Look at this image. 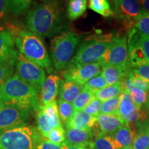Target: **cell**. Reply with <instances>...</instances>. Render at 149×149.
Listing matches in <instances>:
<instances>
[{
	"label": "cell",
	"instance_id": "4",
	"mask_svg": "<svg viewBox=\"0 0 149 149\" xmlns=\"http://www.w3.org/2000/svg\"><path fill=\"white\" fill-rule=\"evenodd\" d=\"M113 33L88 37L79 46L76 55L67 66L98 62L107 51L113 38Z\"/></svg>",
	"mask_w": 149,
	"mask_h": 149
},
{
	"label": "cell",
	"instance_id": "18",
	"mask_svg": "<svg viewBox=\"0 0 149 149\" xmlns=\"http://www.w3.org/2000/svg\"><path fill=\"white\" fill-rule=\"evenodd\" d=\"M84 86L74 81L63 80L59 87V100L72 104L82 90Z\"/></svg>",
	"mask_w": 149,
	"mask_h": 149
},
{
	"label": "cell",
	"instance_id": "24",
	"mask_svg": "<svg viewBox=\"0 0 149 149\" xmlns=\"http://www.w3.org/2000/svg\"><path fill=\"white\" fill-rule=\"evenodd\" d=\"M122 93L121 82L115 84L107 86L105 88L98 91L95 93V97L102 102H105L107 100L119 97Z\"/></svg>",
	"mask_w": 149,
	"mask_h": 149
},
{
	"label": "cell",
	"instance_id": "32",
	"mask_svg": "<svg viewBox=\"0 0 149 149\" xmlns=\"http://www.w3.org/2000/svg\"><path fill=\"white\" fill-rule=\"evenodd\" d=\"M119 106H120V97H116L115 98L103 102L101 107V113L119 115Z\"/></svg>",
	"mask_w": 149,
	"mask_h": 149
},
{
	"label": "cell",
	"instance_id": "23",
	"mask_svg": "<svg viewBox=\"0 0 149 149\" xmlns=\"http://www.w3.org/2000/svg\"><path fill=\"white\" fill-rule=\"evenodd\" d=\"M87 7V0H70L68 3V18L75 20L84 14Z\"/></svg>",
	"mask_w": 149,
	"mask_h": 149
},
{
	"label": "cell",
	"instance_id": "12",
	"mask_svg": "<svg viewBox=\"0 0 149 149\" xmlns=\"http://www.w3.org/2000/svg\"><path fill=\"white\" fill-rule=\"evenodd\" d=\"M120 97L118 115L128 124H135L144 119V113L134 104L129 93L122 91Z\"/></svg>",
	"mask_w": 149,
	"mask_h": 149
},
{
	"label": "cell",
	"instance_id": "16",
	"mask_svg": "<svg viewBox=\"0 0 149 149\" xmlns=\"http://www.w3.org/2000/svg\"><path fill=\"white\" fill-rule=\"evenodd\" d=\"M97 125L102 133L111 135L124 125H129L119 115L100 113L97 117Z\"/></svg>",
	"mask_w": 149,
	"mask_h": 149
},
{
	"label": "cell",
	"instance_id": "27",
	"mask_svg": "<svg viewBox=\"0 0 149 149\" xmlns=\"http://www.w3.org/2000/svg\"><path fill=\"white\" fill-rule=\"evenodd\" d=\"M95 97V93L83 87L79 94L74 99L72 106L75 111H82Z\"/></svg>",
	"mask_w": 149,
	"mask_h": 149
},
{
	"label": "cell",
	"instance_id": "35",
	"mask_svg": "<svg viewBox=\"0 0 149 149\" xmlns=\"http://www.w3.org/2000/svg\"><path fill=\"white\" fill-rule=\"evenodd\" d=\"M108 84L105 81L104 78L102 77V74H98L95 77L91 78L87 83L84 85V87L95 93L98 91L105 88Z\"/></svg>",
	"mask_w": 149,
	"mask_h": 149
},
{
	"label": "cell",
	"instance_id": "42",
	"mask_svg": "<svg viewBox=\"0 0 149 149\" xmlns=\"http://www.w3.org/2000/svg\"><path fill=\"white\" fill-rule=\"evenodd\" d=\"M7 8L4 0H0V31H4L7 20Z\"/></svg>",
	"mask_w": 149,
	"mask_h": 149
},
{
	"label": "cell",
	"instance_id": "46",
	"mask_svg": "<svg viewBox=\"0 0 149 149\" xmlns=\"http://www.w3.org/2000/svg\"><path fill=\"white\" fill-rule=\"evenodd\" d=\"M123 149H133V147H132V146H130L126 147V148H123Z\"/></svg>",
	"mask_w": 149,
	"mask_h": 149
},
{
	"label": "cell",
	"instance_id": "29",
	"mask_svg": "<svg viewBox=\"0 0 149 149\" xmlns=\"http://www.w3.org/2000/svg\"><path fill=\"white\" fill-rule=\"evenodd\" d=\"M7 10L14 15H20L29 8L33 0H4Z\"/></svg>",
	"mask_w": 149,
	"mask_h": 149
},
{
	"label": "cell",
	"instance_id": "11",
	"mask_svg": "<svg viewBox=\"0 0 149 149\" xmlns=\"http://www.w3.org/2000/svg\"><path fill=\"white\" fill-rule=\"evenodd\" d=\"M29 111L9 104H0V131L25 125Z\"/></svg>",
	"mask_w": 149,
	"mask_h": 149
},
{
	"label": "cell",
	"instance_id": "5",
	"mask_svg": "<svg viewBox=\"0 0 149 149\" xmlns=\"http://www.w3.org/2000/svg\"><path fill=\"white\" fill-rule=\"evenodd\" d=\"M80 37L72 31L61 33L53 39L51 45V60L55 69L63 70L72 59Z\"/></svg>",
	"mask_w": 149,
	"mask_h": 149
},
{
	"label": "cell",
	"instance_id": "7",
	"mask_svg": "<svg viewBox=\"0 0 149 149\" xmlns=\"http://www.w3.org/2000/svg\"><path fill=\"white\" fill-rule=\"evenodd\" d=\"M16 74L24 82L34 88L38 93L46 79L44 68L26 59L18 52L15 63Z\"/></svg>",
	"mask_w": 149,
	"mask_h": 149
},
{
	"label": "cell",
	"instance_id": "22",
	"mask_svg": "<svg viewBox=\"0 0 149 149\" xmlns=\"http://www.w3.org/2000/svg\"><path fill=\"white\" fill-rule=\"evenodd\" d=\"M89 148L90 149H117L110 135L101 131L95 134Z\"/></svg>",
	"mask_w": 149,
	"mask_h": 149
},
{
	"label": "cell",
	"instance_id": "45",
	"mask_svg": "<svg viewBox=\"0 0 149 149\" xmlns=\"http://www.w3.org/2000/svg\"><path fill=\"white\" fill-rule=\"evenodd\" d=\"M40 1H44V2H51V1H55V0H40Z\"/></svg>",
	"mask_w": 149,
	"mask_h": 149
},
{
	"label": "cell",
	"instance_id": "47",
	"mask_svg": "<svg viewBox=\"0 0 149 149\" xmlns=\"http://www.w3.org/2000/svg\"><path fill=\"white\" fill-rule=\"evenodd\" d=\"M148 97H149V94H148Z\"/></svg>",
	"mask_w": 149,
	"mask_h": 149
},
{
	"label": "cell",
	"instance_id": "9",
	"mask_svg": "<svg viewBox=\"0 0 149 149\" xmlns=\"http://www.w3.org/2000/svg\"><path fill=\"white\" fill-rule=\"evenodd\" d=\"M102 66L100 62H95L77 66H66L61 74L64 80L71 81L84 86L91 78L101 74Z\"/></svg>",
	"mask_w": 149,
	"mask_h": 149
},
{
	"label": "cell",
	"instance_id": "33",
	"mask_svg": "<svg viewBox=\"0 0 149 149\" xmlns=\"http://www.w3.org/2000/svg\"><path fill=\"white\" fill-rule=\"evenodd\" d=\"M135 29L142 36L149 37V14L142 11V13L135 22Z\"/></svg>",
	"mask_w": 149,
	"mask_h": 149
},
{
	"label": "cell",
	"instance_id": "41",
	"mask_svg": "<svg viewBox=\"0 0 149 149\" xmlns=\"http://www.w3.org/2000/svg\"><path fill=\"white\" fill-rule=\"evenodd\" d=\"M62 145H57L52 143L48 139L41 138L37 143L35 149H61Z\"/></svg>",
	"mask_w": 149,
	"mask_h": 149
},
{
	"label": "cell",
	"instance_id": "2",
	"mask_svg": "<svg viewBox=\"0 0 149 149\" xmlns=\"http://www.w3.org/2000/svg\"><path fill=\"white\" fill-rule=\"evenodd\" d=\"M38 93L15 73L0 86V104L13 105L29 111L36 109L40 104Z\"/></svg>",
	"mask_w": 149,
	"mask_h": 149
},
{
	"label": "cell",
	"instance_id": "44",
	"mask_svg": "<svg viewBox=\"0 0 149 149\" xmlns=\"http://www.w3.org/2000/svg\"><path fill=\"white\" fill-rule=\"evenodd\" d=\"M62 148L61 149H89L86 147H82V146H70V145H68L63 143L62 144Z\"/></svg>",
	"mask_w": 149,
	"mask_h": 149
},
{
	"label": "cell",
	"instance_id": "38",
	"mask_svg": "<svg viewBox=\"0 0 149 149\" xmlns=\"http://www.w3.org/2000/svg\"><path fill=\"white\" fill-rule=\"evenodd\" d=\"M132 79H133V87L137 88L140 90L147 92L149 91V82L145 80L144 78L141 77L140 76L137 75L132 71L131 73Z\"/></svg>",
	"mask_w": 149,
	"mask_h": 149
},
{
	"label": "cell",
	"instance_id": "25",
	"mask_svg": "<svg viewBox=\"0 0 149 149\" xmlns=\"http://www.w3.org/2000/svg\"><path fill=\"white\" fill-rule=\"evenodd\" d=\"M88 8L104 17H109L114 15L109 0H89Z\"/></svg>",
	"mask_w": 149,
	"mask_h": 149
},
{
	"label": "cell",
	"instance_id": "28",
	"mask_svg": "<svg viewBox=\"0 0 149 149\" xmlns=\"http://www.w3.org/2000/svg\"><path fill=\"white\" fill-rule=\"evenodd\" d=\"M17 53L7 60L0 61V86L13 74Z\"/></svg>",
	"mask_w": 149,
	"mask_h": 149
},
{
	"label": "cell",
	"instance_id": "6",
	"mask_svg": "<svg viewBox=\"0 0 149 149\" xmlns=\"http://www.w3.org/2000/svg\"><path fill=\"white\" fill-rule=\"evenodd\" d=\"M41 138L34 128L25 124L0 131V149H35Z\"/></svg>",
	"mask_w": 149,
	"mask_h": 149
},
{
	"label": "cell",
	"instance_id": "1",
	"mask_svg": "<svg viewBox=\"0 0 149 149\" xmlns=\"http://www.w3.org/2000/svg\"><path fill=\"white\" fill-rule=\"evenodd\" d=\"M26 25L40 37L52 36L64 29L61 9L56 1L45 2L28 12Z\"/></svg>",
	"mask_w": 149,
	"mask_h": 149
},
{
	"label": "cell",
	"instance_id": "36",
	"mask_svg": "<svg viewBox=\"0 0 149 149\" xmlns=\"http://www.w3.org/2000/svg\"><path fill=\"white\" fill-rule=\"evenodd\" d=\"M128 93H129L134 104L139 109H141V107L144 104H146L147 97H148L146 92H144V91H141L140 89L133 87V88H132L128 91Z\"/></svg>",
	"mask_w": 149,
	"mask_h": 149
},
{
	"label": "cell",
	"instance_id": "26",
	"mask_svg": "<svg viewBox=\"0 0 149 149\" xmlns=\"http://www.w3.org/2000/svg\"><path fill=\"white\" fill-rule=\"evenodd\" d=\"M132 147L133 149L149 148V126L143 125L133 138Z\"/></svg>",
	"mask_w": 149,
	"mask_h": 149
},
{
	"label": "cell",
	"instance_id": "8",
	"mask_svg": "<svg viewBox=\"0 0 149 149\" xmlns=\"http://www.w3.org/2000/svg\"><path fill=\"white\" fill-rule=\"evenodd\" d=\"M102 66L111 65L120 68H127L128 62V41L124 35L113 36L107 51L100 61Z\"/></svg>",
	"mask_w": 149,
	"mask_h": 149
},
{
	"label": "cell",
	"instance_id": "14",
	"mask_svg": "<svg viewBox=\"0 0 149 149\" xmlns=\"http://www.w3.org/2000/svg\"><path fill=\"white\" fill-rule=\"evenodd\" d=\"M64 144L70 146L89 147L95 134L93 130H84L77 128H67Z\"/></svg>",
	"mask_w": 149,
	"mask_h": 149
},
{
	"label": "cell",
	"instance_id": "34",
	"mask_svg": "<svg viewBox=\"0 0 149 149\" xmlns=\"http://www.w3.org/2000/svg\"><path fill=\"white\" fill-rule=\"evenodd\" d=\"M46 138L54 144L61 145L65 141L66 133L62 126L57 127L53 128L46 135Z\"/></svg>",
	"mask_w": 149,
	"mask_h": 149
},
{
	"label": "cell",
	"instance_id": "17",
	"mask_svg": "<svg viewBox=\"0 0 149 149\" xmlns=\"http://www.w3.org/2000/svg\"><path fill=\"white\" fill-rule=\"evenodd\" d=\"M17 52L15 48L14 31H0V61L10 59L16 55Z\"/></svg>",
	"mask_w": 149,
	"mask_h": 149
},
{
	"label": "cell",
	"instance_id": "40",
	"mask_svg": "<svg viewBox=\"0 0 149 149\" xmlns=\"http://www.w3.org/2000/svg\"><path fill=\"white\" fill-rule=\"evenodd\" d=\"M132 68V67H131ZM132 71L134 73L144 78L145 80L149 82V64H145L141 66L132 68Z\"/></svg>",
	"mask_w": 149,
	"mask_h": 149
},
{
	"label": "cell",
	"instance_id": "37",
	"mask_svg": "<svg viewBox=\"0 0 149 149\" xmlns=\"http://www.w3.org/2000/svg\"><path fill=\"white\" fill-rule=\"evenodd\" d=\"M102 102L98 99L95 98L84 109L83 111L87 114L94 117H97L101 113V107Z\"/></svg>",
	"mask_w": 149,
	"mask_h": 149
},
{
	"label": "cell",
	"instance_id": "30",
	"mask_svg": "<svg viewBox=\"0 0 149 149\" xmlns=\"http://www.w3.org/2000/svg\"><path fill=\"white\" fill-rule=\"evenodd\" d=\"M57 107H58V112L60 120L66 124L73 116L76 111L75 109H74L72 104L63 101L61 100H58Z\"/></svg>",
	"mask_w": 149,
	"mask_h": 149
},
{
	"label": "cell",
	"instance_id": "10",
	"mask_svg": "<svg viewBox=\"0 0 149 149\" xmlns=\"http://www.w3.org/2000/svg\"><path fill=\"white\" fill-rule=\"evenodd\" d=\"M114 15L122 20L125 27L130 31L142 13L140 6L137 0H114Z\"/></svg>",
	"mask_w": 149,
	"mask_h": 149
},
{
	"label": "cell",
	"instance_id": "39",
	"mask_svg": "<svg viewBox=\"0 0 149 149\" xmlns=\"http://www.w3.org/2000/svg\"><path fill=\"white\" fill-rule=\"evenodd\" d=\"M138 43L144 52L147 64H149V37H144L138 33Z\"/></svg>",
	"mask_w": 149,
	"mask_h": 149
},
{
	"label": "cell",
	"instance_id": "43",
	"mask_svg": "<svg viewBox=\"0 0 149 149\" xmlns=\"http://www.w3.org/2000/svg\"><path fill=\"white\" fill-rule=\"evenodd\" d=\"M137 1L140 6L142 11L149 14V0H137Z\"/></svg>",
	"mask_w": 149,
	"mask_h": 149
},
{
	"label": "cell",
	"instance_id": "20",
	"mask_svg": "<svg viewBox=\"0 0 149 149\" xmlns=\"http://www.w3.org/2000/svg\"><path fill=\"white\" fill-rule=\"evenodd\" d=\"M129 67L130 66H128L127 68H120L111 65H104L102 66L101 74L108 85H113L121 82Z\"/></svg>",
	"mask_w": 149,
	"mask_h": 149
},
{
	"label": "cell",
	"instance_id": "13",
	"mask_svg": "<svg viewBox=\"0 0 149 149\" xmlns=\"http://www.w3.org/2000/svg\"><path fill=\"white\" fill-rule=\"evenodd\" d=\"M61 78L57 74H50L46 77L40 91V105L46 106L55 101L59 93Z\"/></svg>",
	"mask_w": 149,
	"mask_h": 149
},
{
	"label": "cell",
	"instance_id": "48",
	"mask_svg": "<svg viewBox=\"0 0 149 149\" xmlns=\"http://www.w3.org/2000/svg\"><path fill=\"white\" fill-rule=\"evenodd\" d=\"M148 149H149V148H148Z\"/></svg>",
	"mask_w": 149,
	"mask_h": 149
},
{
	"label": "cell",
	"instance_id": "15",
	"mask_svg": "<svg viewBox=\"0 0 149 149\" xmlns=\"http://www.w3.org/2000/svg\"><path fill=\"white\" fill-rule=\"evenodd\" d=\"M67 128H77V129L91 130L95 129L97 126V117L92 116L83 111H75L73 116L65 124Z\"/></svg>",
	"mask_w": 149,
	"mask_h": 149
},
{
	"label": "cell",
	"instance_id": "31",
	"mask_svg": "<svg viewBox=\"0 0 149 149\" xmlns=\"http://www.w3.org/2000/svg\"><path fill=\"white\" fill-rule=\"evenodd\" d=\"M35 110L37 111V122L38 130L41 135L46 138L48 133L52 130V128L49 125L48 121L41 108L40 104H39V106Z\"/></svg>",
	"mask_w": 149,
	"mask_h": 149
},
{
	"label": "cell",
	"instance_id": "19",
	"mask_svg": "<svg viewBox=\"0 0 149 149\" xmlns=\"http://www.w3.org/2000/svg\"><path fill=\"white\" fill-rule=\"evenodd\" d=\"M117 149H123L132 146L134 138L133 132L130 125H124L115 133L110 135Z\"/></svg>",
	"mask_w": 149,
	"mask_h": 149
},
{
	"label": "cell",
	"instance_id": "3",
	"mask_svg": "<svg viewBox=\"0 0 149 149\" xmlns=\"http://www.w3.org/2000/svg\"><path fill=\"white\" fill-rule=\"evenodd\" d=\"M15 44L19 53L31 62L48 70L51 69V61L42 37L26 30L14 32Z\"/></svg>",
	"mask_w": 149,
	"mask_h": 149
},
{
	"label": "cell",
	"instance_id": "21",
	"mask_svg": "<svg viewBox=\"0 0 149 149\" xmlns=\"http://www.w3.org/2000/svg\"><path fill=\"white\" fill-rule=\"evenodd\" d=\"M43 112L45 114L46 118L49 123V125L53 128L62 126L59 118L58 107L57 101H54L52 103L46 106L40 105Z\"/></svg>",
	"mask_w": 149,
	"mask_h": 149
}]
</instances>
